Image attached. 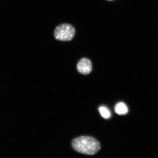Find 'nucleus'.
Wrapping results in <instances>:
<instances>
[{
	"label": "nucleus",
	"instance_id": "1",
	"mask_svg": "<svg viewBox=\"0 0 158 158\" xmlns=\"http://www.w3.org/2000/svg\"><path fill=\"white\" fill-rule=\"evenodd\" d=\"M74 151L84 155H95L100 149V145L98 140L89 136H81L75 138L72 143Z\"/></svg>",
	"mask_w": 158,
	"mask_h": 158
},
{
	"label": "nucleus",
	"instance_id": "2",
	"mask_svg": "<svg viewBox=\"0 0 158 158\" xmlns=\"http://www.w3.org/2000/svg\"><path fill=\"white\" fill-rule=\"evenodd\" d=\"M76 30L72 25L68 23H63L56 27L54 31L55 39L62 41H70L73 38Z\"/></svg>",
	"mask_w": 158,
	"mask_h": 158
},
{
	"label": "nucleus",
	"instance_id": "3",
	"mask_svg": "<svg viewBox=\"0 0 158 158\" xmlns=\"http://www.w3.org/2000/svg\"><path fill=\"white\" fill-rule=\"evenodd\" d=\"M77 69L80 73L84 75L90 74L92 70V62L86 58L81 59L77 64Z\"/></svg>",
	"mask_w": 158,
	"mask_h": 158
},
{
	"label": "nucleus",
	"instance_id": "4",
	"mask_svg": "<svg viewBox=\"0 0 158 158\" xmlns=\"http://www.w3.org/2000/svg\"><path fill=\"white\" fill-rule=\"evenodd\" d=\"M114 110L116 114L119 115H123L127 114L128 112V108L126 105L122 102H118L116 105Z\"/></svg>",
	"mask_w": 158,
	"mask_h": 158
},
{
	"label": "nucleus",
	"instance_id": "5",
	"mask_svg": "<svg viewBox=\"0 0 158 158\" xmlns=\"http://www.w3.org/2000/svg\"><path fill=\"white\" fill-rule=\"evenodd\" d=\"M99 112L102 117L104 118L108 119L110 118L111 116V114L110 112L107 108L105 106H101L99 109Z\"/></svg>",
	"mask_w": 158,
	"mask_h": 158
},
{
	"label": "nucleus",
	"instance_id": "6",
	"mask_svg": "<svg viewBox=\"0 0 158 158\" xmlns=\"http://www.w3.org/2000/svg\"><path fill=\"white\" fill-rule=\"evenodd\" d=\"M108 1H113V0H108Z\"/></svg>",
	"mask_w": 158,
	"mask_h": 158
}]
</instances>
